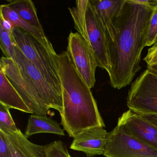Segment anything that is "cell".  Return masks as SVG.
<instances>
[{"label": "cell", "mask_w": 157, "mask_h": 157, "mask_svg": "<svg viewBox=\"0 0 157 157\" xmlns=\"http://www.w3.org/2000/svg\"><path fill=\"white\" fill-rule=\"evenodd\" d=\"M152 12L134 0H125L121 13L113 22V40L107 42L110 63L107 73L114 89L130 85L141 69V53Z\"/></svg>", "instance_id": "1"}, {"label": "cell", "mask_w": 157, "mask_h": 157, "mask_svg": "<svg viewBox=\"0 0 157 157\" xmlns=\"http://www.w3.org/2000/svg\"><path fill=\"white\" fill-rule=\"evenodd\" d=\"M63 108L61 124L74 138L94 127H105L90 89L76 70L67 51L58 55Z\"/></svg>", "instance_id": "2"}, {"label": "cell", "mask_w": 157, "mask_h": 157, "mask_svg": "<svg viewBox=\"0 0 157 157\" xmlns=\"http://www.w3.org/2000/svg\"><path fill=\"white\" fill-rule=\"evenodd\" d=\"M75 29L94 52L98 67L108 72L110 68L105 31L90 0H77L76 6L69 8Z\"/></svg>", "instance_id": "3"}, {"label": "cell", "mask_w": 157, "mask_h": 157, "mask_svg": "<svg viewBox=\"0 0 157 157\" xmlns=\"http://www.w3.org/2000/svg\"><path fill=\"white\" fill-rule=\"evenodd\" d=\"M12 33L23 54L38 69L47 81L62 94L58 55L55 50L48 49L33 36L20 28H13Z\"/></svg>", "instance_id": "4"}, {"label": "cell", "mask_w": 157, "mask_h": 157, "mask_svg": "<svg viewBox=\"0 0 157 157\" xmlns=\"http://www.w3.org/2000/svg\"><path fill=\"white\" fill-rule=\"evenodd\" d=\"M13 60L25 81L48 109L61 113L62 94L44 78L38 69L24 56L15 43Z\"/></svg>", "instance_id": "5"}, {"label": "cell", "mask_w": 157, "mask_h": 157, "mask_svg": "<svg viewBox=\"0 0 157 157\" xmlns=\"http://www.w3.org/2000/svg\"><path fill=\"white\" fill-rule=\"evenodd\" d=\"M127 105L138 114H157V75L147 68L143 71L131 84Z\"/></svg>", "instance_id": "6"}, {"label": "cell", "mask_w": 157, "mask_h": 157, "mask_svg": "<svg viewBox=\"0 0 157 157\" xmlns=\"http://www.w3.org/2000/svg\"><path fill=\"white\" fill-rule=\"evenodd\" d=\"M67 52L80 76L90 89L96 82L98 67L94 52L79 33H71L68 37Z\"/></svg>", "instance_id": "7"}, {"label": "cell", "mask_w": 157, "mask_h": 157, "mask_svg": "<svg viewBox=\"0 0 157 157\" xmlns=\"http://www.w3.org/2000/svg\"><path fill=\"white\" fill-rule=\"evenodd\" d=\"M103 155L105 157H157V150L117 125L107 134Z\"/></svg>", "instance_id": "8"}, {"label": "cell", "mask_w": 157, "mask_h": 157, "mask_svg": "<svg viewBox=\"0 0 157 157\" xmlns=\"http://www.w3.org/2000/svg\"><path fill=\"white\" fill-rule=\"evenodd\" d=\"M0 70L7 76L33 114L46 116L49 109L25 81L14 60L2 57L0 60Z\"/></svg>", "instance_id": "9"}, {"label": "cell", "mask_w": 157, "mask_h": 157, "mask_svg": "<svg viewBox=\"0 0 157 157\" xmlns=\"http://www.w3.org/2000/svg\"><path fill=\"white\" fill-rule=\"evenodd\" d=\"M117 125L128 135L157 150V127L128 109L118 118Z\"/></svg>", "instance_id": "10"}, {"label": "cell", "mask_w": 157, "mask_h": 157, "mask_svg": "<svg viewBox=\"0 0 157 157\" xmlns=\"http://www.w3.org/2000/svg\"><path fill=\"white\" fill-rule=\"evenodd\" d=\"M107 134L106 130L102 127L89 128L74 137L70 148L84 152L88 157L103 155Z\"/></svg>", "instance_id": "11"}, {"label": "cell", "mask_w": 157, "mask_h": 157, "mask_svg": "<svg viewBox=\"0 0 157 157\" xmlns=\"http://www.w3.org/2000/svg\"><path fill=\"white\" fill-rule=\"evenodd\" d=\"M91 4L105 31L107 42L113 40V22L119 15L125 0H91Z\"/></svg>", "instance_id": "12"}, {"label": "cell", "mask_w": 157, "mask_h": 157, "mask_svg": "<svg viewBox=\"0 0 157 157\" xmlns=\"http://www.w3.org/2000/svg\"><path fill=\"white\" fill-rule=\"evenodd\" d=\"M5 135L10 157H48L45 146L32 143L20 129L14 134Z\"/></svg>", "instance_id": "13"}, {"label": "cell", "mask_w": 157, "mask_h": 157, "mask_svg": "<svg viewBox=\"0 0 157 157\" xmlns=\"http://www.w3.org/2000/svg\"><path fill=\"white\" fill-rule=\"evenodd\" d=\"M0 103L9 109L33 113L5 74L0 70Z\"/></svg>", "instance_id": "14"}, {"label": "cell", "mask_w": 157, "mask_h": 157, "mask_svg": "<svg viewBox=\"0 0 157 157\" xmlns=\"http://www.w3.org/2000/svg\"><path fill=\"white\" fill-rule=\"evenodd\" d=\"M0 16L10 21L14 27L20 28L30 34L48 49L55 50L52 44L48 39L44 33L29 24L7 4H3L0 6Z\"/></svg>", "instance_id": "15"}, {"label": "cell", "mask_w": 157, "mask_h": 157, "mask_svg": "<svg viewBox=\"0 0 157 157\" xmlns=\"http://www.w3.org/2000/svg\"><path fill=\"white\" fill-rule=\"evenodd\" d=\"M39 133H50L65 136V133L57 121L44 116L33 114L28 119L24 135L27 138Z\"/></svg>", "instance_id": "16"}, {"label": "cell", "mask_w": 157, "mask_h": 157, "mask_svg": "<svg viewBox=\"0 0 157 157\" xmlns=\"http://www.w3.org/2000/svg\"><path fill=\"white\" fill-rule=\"evenodd\" d=\"M7 4L12 10L29 24L44 33L39 21L35 6L31 0L9 1Z\"/></svg>", "instance_id": "17"}, {"label": "cell", "mask_w": 157, "mask_h": 157, "mask_svg": "<svg viewBox=\"0 0 157 157\" xmlns=\"http://www.w3.org/2000/svg\"><path fill=\"white\" fill-rule=\"evenodd\" d=\"M13 119L10 109L0 103V131L5 134H12L19 130Z\"/></svg>", "instance_id": "18"}, {"label": "cell", "mask_w": 157, "mask_h": 157, "mask_svg": "<svg viewBox=\"0 0 157 157\" xmlns=\"http://www.w3.org/2000/svg\"><path fill=\"white\" fill-rule=\"evenodd\" d=\"M0 31V48L5 56L4 57L13 60L14 54V48L15 42L12 33L6 31L1 26Z\"/></svg>", "instance_id": "19"}, {"label": "cell", "mask_w": 157, "mask_h": 157, "mask_svg": "<svg viewBox=\"0 0 157 157\" xmlns=\"http://www.w3.org/2000/svg\"><path fill=\"white\" fill-rule=\"evenodd\" d=\"M48 157H71L65 144L61 140H56L45 145Z\"/></svg>", "instance_id": "20"}, {"label": "cell", "mask_w": 157, "mask_h": 157, "mask_svg": "<svg viewBox=\"0 0 157 157\" xmlns=\"http://www.w3.org/2000/svg\"><path fill=\"white\" fill-rule=\"evenodd\" d=\"M157 42V9L152 12L147 29L145 46H152Z\"/></svg>", "instance_id": "21"}, {"label": "cell", "mask_w": 157, "mask_h": 157, "mask_svg": "<svg viewBox=\"0 0 157 157\" xmlns=\"http://www.w3.org/2000/svg\"><path fill=\"white\" fill-rule=\"evenodd\" d=\"M147 67L157 65V42L147 50V53L143 59Z\"/></svg>", "instance_id": "22"}, {"label": "cell", "mask_w": 157, "mask_h": 157, "mask_svg": "<svg viewBox=\"0 0 157 157\" xmlns=\"http://www.w3.org/2000/svg\"><path fill=\"white\" fill-rule=\"evenodd\" d=\"M0 157H10L6 135L0 131Z\"/></svg>", "instance_id": "23"}, {"label": "cell", "mask_w": 157, "mask_h": 157, "mask_svg": "<svg viewBox=\"0 0 157 157\" xmlns=\"http://www.w3.org/2000/svg\"><path fill=\"white\" fill-rule=\"evenodd\" d=\"M134 1L136 3L144 5L152 10L157 9V0H134Z\"/></svg>", "instance_id": "24"}, {"label": "cell", "mask_w": 157, "mask_h": 157, "mask_svg": "<svg viewBox=\"0 0 157 157\" xmlns=\"http://www.w3.org/2000/svg\"><path fill=\"white\" fill-rule=\"evenodd\" d=\"M0 26L4 28L5 30L10 32L12 33L14 27L12 23L10 21L4 19L2 16H0Z\"/></svg>", "instance_id": "25"}, {"label": "cell", "mask_w": 157, "mask_h": 157, "mask_svg": "<svg viewBox=\"0 0 157 157\" xmlns=\"http://www.w3.org/2000/svg\"><path fill=\"white\" fill-rule=\"evenodd\" d=\"M140 115H141L147 121L157 127V114Z\"/></svg>", "instance_id": "26"}, {"label": "cell", "mask_w": 157, "mask_h": 157, "mask_svg": "<svg viewBox=\"0 0 157 157\" xmlns=\"http://www.w3.org/2000/svg\"><path fill=\"white\" fill-rule=\"evenodd\" d=\"M147 68L153 74L157 76V65H152V66H148Z\"/></svg>", "instance_id": "27"}]
</instances>
